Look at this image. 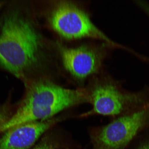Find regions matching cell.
I'll return each instance as SVG.
<instances>
[{
    "instance_id": "obj_1",
    "label": "cell",
    "mask_w": 149,
    "mask_h": 149,
    "mask_svg": "<svg viewBox=\"0 0 149 149\" xmlns=\"http://www.w3.org/2000/svg\"><path fill=\"white\" fill-rule=\"evenodd\" d=\"M33 1L7 0L0 12V69L22 79L45 64L46 42Z\"/></svg>"
},
{
    "instance_id": "obj_2",
    "label": "cell",
    "mask_w": 149,
    "mask_h": 149,
    "mask_svg": "<svg viewBox=\"0 0 149 149\" xmlns=\"http://www.w3.org/2000/svg\"><path fill=\"white\" fill-rule=\"evenodd\" d=\"M23 103L1 130L24 123L51 119L59 112L90 100L84 89L63 88L47 80L33 79Z\"/></svg>"
},
{
    "instance_id": "obj_3",
    "label": "cell",
    "mask_w": 149,
    "mask_h": 149,
    "mask_svg": "<svg viewBox=\"0 0 149 149\" xmlns=\"http://www.w3.org/2000/svg\"><path fill=\"white\" fill-rule=\"evenodd\" d=\"M123 83L107 78L99 84L91 95L92 109L84 116L97 114L116 118L149 107L148 86L140 90L132 91L125 88Z\"/></svg>"
},
{
    "instance_id": "obj_4",
    "label": "cell",
    "mask_w": 149,
    "mask_h": 149,
    "mask_svg": "<svg viewBox=\"0 0 149 149\" xmlns=\"http://www.w3.org/2000/svg\"><path fill=\"white\" fill-rule=\"evenodd\" d=\"M149 129V106L115 118L93 138L94 149H122L139 133Z\"/></svg>"
},
{
    "instance_id": "obj_5",
    "label": "cell",
    "mask_w": 149,
    "mask_h": 149,
    "mask_svg": "<svg viewBox=\"0 0 149 149\" xmlns=\"http://www.w3.org/2000/svg\"><path fill=\"white\" fill-rule=\"evenodd\" d=\"M48 20L52 28L65 38L92 37L117 45L97 28L84 11L71 3L58 4L48 16Z\"/></svg>"
},
{
    "instance_id": "obj_6",
    "label": "cell",
    "mask_w": 149,
    "mask_h": 149,
    "mask_svg": "<svg viewBox=\"0 0 149 149\" xmlns=\"http://www.w3.org/2000/svg\"><path fill=\"white\" fill-rule=\"evenodd\" d=\"M60 118L24 123L5 131L0 138V149H27Z\"/></svg>"
},
{
    "instance_id": "obj_7",
    "label": "cell",
    "mask_w": 149,
    "mask_h": 149,
    "mask_svg": "<svg viewBox=\"0 0 149 149\" xmlns=\"http://www.w3.org/2000/svg\"><path fill=\"white\" fill-rule=\"evenodd\" d=\"M61 53L65 68L79 79H85L97 71L103 56L86 46L63 47Z\"/></svg>"
},
{
    "instance_id": "obj_8",
    "label": "cell",
    "mask_w": 149,
    "mask_h": 149,
    "mask_svg": "<svg viewBox=\"0 0 149 149\" xmlns=\"http://www.w3.org/2000/svg\"><path fill=\"white\" fill-rule=\"evenodd\" d=\"M57 144L53 139L48 136L45 137L36 146L31 149H56Z\"/></svg>"
},
{
    "instance_id": "obj_9",
    "label": "cell",
    "mask_w": 149,
    "mask_h": 149,
    "mask_svg": "<svg viewBox=\"0 0 149 149\" xmlns=\"http://www.w3.org/2000/svg\"><path fill=\"white\" fill-rule=\"evenodd\" d=\"M136 3L144 10L149 16V4L146 1H136Z\"/></svg>"
},
{
    "instance_id": "obj_10",
    "label": "cell",
    "mask_w": 149,
    "mask_h": 149,
    "mask_svg": "<svg viewBox=\"0 0 149 149\" xmlns=\"http://www.w3.org/2000/svg\"><path fill=\"white\" fill-rule=\"evenodd\" d=\"M138 149H149V139L141 145Z\"/></svg>"
},
{
    "instance_id": "obj_11",
    "label": "cell",
    "mask_w": 149,
    "mask_h": 149,
    "mask_svg": "<svg viewBox=\"0 0 149 149\" xmlns=\"http://www.w3.org/2000/svg\"><path fill=\"white\" fill-rule=\"evenodd\" d=\"M7 0H1L0 1V12L1 9L4 7L6 3Z\"/></svg>"
}]
</instances>
